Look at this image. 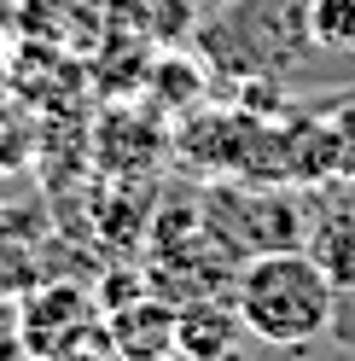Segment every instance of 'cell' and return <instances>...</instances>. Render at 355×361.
<instances>
[{
  "mask_svg": "<svg viewBox=\"0 0 355 361\" xmlns=\"http://www.w3.org/2000/svg\"><path fill=\"white\" fill-rule=\"evenodd\" d=\"M18 30L35 35V41H94L87 35V18H82V0H24L18 6Z\"/></svg>",
  "mask_w": 355,
  "mask_h": 361,
  "instance_id": "52a82bcc",
  "label": "cell"
},
{
  "mask_svg": "<svg viewBox=\"0 0 355 361\" xmlns=\"http://www.w3.org/2000/svg\"><path fill=\"white\" fill-rule=\"evenodd\" d=\"M151 87H158L163 105H198V94H204V76H198V64H192L187 53H175V59H158Z\"/></svg>",
  "mask_w": 355,
  "mask_h": 361,
  "instance_id": "9c48e42d",
  "label": "cell"
},
{
  "mask_svg": "<svg viewBox=\"0 0 355 361\" xmlns=\"http://www.w3.org/2000/svg\"><path fill=\"white\" fill-rule=\"evenodd\" d=\"M245 321H239V309L216 303V298H192L181 303V326H175V350L192 355V361H228Z\"/></svg>",
  "mask_w": 355,
  "mask_h": 361,
  "instance_id": "277c9868",
  "label": "cell"
},
{
  "mask_svg": "<svg viewBox=\"0 0 355 361\" xmlns=\"http://www.w3.org/2000/svg\"><path fill=\"white\" fill-rule=\"evenodd\" d=\"M105 326V309L94 291H82V286H35L24 303H18V350L35 355V361H58V355H70L76 344H87Z\"/></svg>",
  "mask_w": 355,
  "mask_h": 361,
  "instance_id": "7a4b0ae2",
  "label": "cell"
},
{
  "mask_svg": "<svg viewBox=\"0 0 355 361\" xmlns=\"http://www.w3.org/2000/svg\"><path fill=\"white\" fill-rule=\"evenodd\" d=\"M309 257L320 262L332 291H355V210H332L309 228Z\"/></svg>",
  "mask_w": 355,
  "mask_h": 361,
  "instance_id": "5b68a950",
  "label": "cell"
},
{
  "mask_svg": "<svg viewBox=\"0 0 355 361\" xmlns=\"http://www.w3.org/2000/svg\"><path fill=\"white\" fill-rule=\"evenodd\" d=\"M0 76H6V59H0Z\"/></svg>",
  "mask_w": 355,
  "mask_h": 361,
  "instance_id": "4fadbf2b",
  "label": "cell"
},
{
  "mask_svg": "<svg viewBox=\"0 0 355 361\" xmlns=\"http://www.w3.org/2000/svg\"><path fill=\"white\" fill-rule=\"evenodd\" d=\"M87 35L105 47H128V35H151V0H82Z\"/></svg>",
  "mask_w": 355,
  "mask_h": 361,
  "instance_id": "8992f818",
  "label": "cell"
},
{
  "mask_svg": "<svg viewBox=\"0 0 355 361\" xmlns=\"http://www.w3.org/2000/svg\"><path fill=\"white\" fill-rule=\"evenodd\" d=\"M349 210H355V198H349Z\"/></svg>",
  "mask_w": 355,
  "mask_h": 361,
  "instance_id": "5bb4252c",
  "label": "cell"
},
{
  "mask_svg": "<svg viewBox=\"0 0 355 361\" xmlns=\"http://www.w3.org/2000/svg\"><path fill=\"white\" fill-rule=\"evenodd\" d=\"M24 361H35V355H24Z\"/></svg>",
  "mask_w": 355,
  "mask_h": 361,
  "instance_id": "9a60e30c",
  "label": "cell"
},
{
  "mask_svg": "<svg viewBox=\"0 0 355 361\" xmlns=\"http://www.w3.org/2000/svg\"><path fill=\"white\" fill-rule=\"evenodd\" d=\"M233 309L245 332H256L262 344L303 350L338 321V291L320 274V262L285 245V251H256L233 280Z\"/></svg>",
  "mask_w": 355,
  "mask_h": 361,
  "instance_id": "6da1fadb",
  "label": "cell"
},
{
  "mask_svg": "<svg viewBox=\"0 0 355 361\" xmlns=\"http://www.w3.org/2000/svg\"><path fill=\"white\" fill-rule=\"evenodd\" d=\"M303 35L315 47L355 53V0H309L303 6Z\"/></svg>",
  "mask_w": 355,
  "mask_h": 361,
  "instance_id": "ba28073f",
  "label": "cell"
},
{
  "mask_svg": "<svg viewBox=\"0 0 355 361\" xmlns=\"http://www.w3.org/2000/svg\"><path fill=\"white\" fill-rule=\"evenodd\" d=\"M58 361H117V350L105 344V326H99L94 338H87V344H76L70 355H58Z\"/></svg>",
  "mask_w": 355,
  "mask_h": 361,
  "instance_id": "8fae6325",
  "label": "cell"
},
{
  "mask_svg": "<svg viewBox=\"0 0 355 361\" xmlns=\"http://www.w3.org/2000/svg\"><path fill=\"white\" fill-rule=\"evenodd\" d=\"M146 361H192V355H181V350H169V355H146Z\"/></svg>",
  "mask_w": 355,
  "mask_h": 361,
  "instance_id": "7c38bea8",
  "label": "cell"
},
{
  "mask_svg": "<svg viewBox=\"0 0 355 361\" xmlns=\"http://www.w3.org/2000/svg\"><path fill=\"white\" fill-rule=\"evenodd\" d=\"M326 117H332V134H338V180L355 187V99L332 105Z\"/></svg>",
  "mask_w": 355,
  "mask_h": 361,
  "instance_id": "30bf717a",
  "label": "cell"
},
{
  "mask_svg": "<svg viewBox=\"0 0 355 361\" xmlns=\"http://www.w3.org/2000/svg\"><path fill=\"white\" fill-rule=\"evenodd\" d=\"M175 326H181V303H163V298H128L117 309H105V344L117 350V361L169 355Z\"/></svg>",
  "mask_w": 355,
  "mask_h": 361,
  "instance_id": "3957f363",
  "label": "cell"
}]
</instances>
